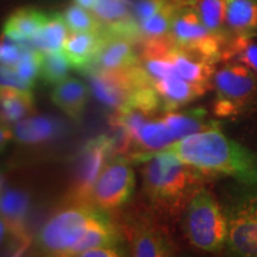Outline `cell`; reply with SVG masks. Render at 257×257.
Here are the masks:
<instances>
[{
	"label": "cell",
	"mask_w": 257,
	"mask_h": 257,
	"mask_svg": "<svg viewBox=\"0 0 257 257\" xmlns=\"http://www.w3.org/2000/svg\"><path fill=\"white\" fill-rule=\"evenodd\" d=\"M205 174L231 176L244 187L257 189V153L213 127L179 140L163 149Z\"/></svg>",
	"instance_id": "obj_1"
},
{
	"label": "cell",
	"mask_w": 257,
	"mask_h": 257,
	"mask_svg": "<svg viewBox=\"0 0 257 257\" xmlns=\"http://www.w3.org/2000/svg\"><path fill=\"white\" fill-rule=\"evenodd\" d=\"M128 161L142 163V189L155 212L175 216L186 208L207 174L160 150L136 154Z\"/></svg>",
	"instance_id": "obj_2"
},
{
	"label": "cell",
	"mask_w": 257,
	"mask_h": 257,
	"mask_svg": "<svg viewBox=\"0 0 257 257\" xmlns=\"http://www.w3.org/2000/svg\"><path fill=\"white\" fill-rule=\"evenodd\" d=\"M185 210L184 231L193 246L204 251H219L226 245V213L208 189L199 188Z\"/></svg>",
	"instance_id": "obj_3"
},
{
	"label": "cell",
	"mask_w": 257,
	"mask_h": 257,
	"mask_svg": "<svg viewBox=\"0 0 257 257\" xmlns=\"http://www.w3.org/2000/svg\"><path fill=\"white\" fill-rule=\"evenodd\" d=\"M101 213L102 211L87 205L68 204L42 226L35 245L42 255L67 257Z\"/></svg>",
	"instance_id": "obj_4"
},
{
	"label": "cell",
	"mask_w": 257,
	"mask_h": 257,
	"mask_svg": "<svg viewBox=\"0 0 257 257\" xmlns=\"http://www.w3.org/2000/svg\"><path fill=\"white\" fill-rule=\"evenodd\" d=\"M123 242L131 256L167 257L174 255L175 244L162 225L146 211H128L119 224Z\"/></svg>",
	"instance_id": "obj_5"
},
{
	"label": "cell",
	"mask_w": 257,
	"mask_h": 257,
	"mask_svg": "<svg viewBox=\"0 0 257 257\" xmlns=\"http://www.w3.org/2000/svg\"><path fill=\"white\" fill-rule=\"evenodd\" d=\"M83 73L87 74L94 98L113 112L130 107L138 91L153 83L140 63L118 72L89 68Z\"/></svg>",
	"instance_id": "obj_6"
},
{
	"label": "cell",
	"mask_w": 257,
	"mask_h": 257,
	"mask_svg": "<svg viewBox=\"0 0 257 257\" xmlns=\"http://www.w3.org/2000/svg\"><path fill=\"white\" fill-rule=\"evenodd\" d=\"M115 155L117 149L113 137L101 135L89 140L82 147L76 160L73 182L66 197L67 202L91 206L93 186L108 161Z\"/></svg>",
	"instance_id": "obj_7"
},
{
	"label": "cell",
	"mask_w": 257,
	"mask_h": 257,
	"mask_svg": "<svg viewBox=\"0 0 257 257\" xmlns=\"http://www.w3.org/2000/svg\"><path fill=\"white\" fill-rule=\"evenodd\" d=\"M136 176L130 161L115 155L96 179L91 193V206L102 212L117 211L133 197Z\"/></svg>",
	"instance_id": "obj_8"
},
{
	"label": "cell",
	"mask_w": 257,
	"mask_h": 257,
	"mask_svg": "<svg viewBox=\"0 0 257 257\" xmlns=\"http://www.w3.org/2000/svg\"><path fill=\"white\" fill-rule=\"evenodd\" d=\"M225 210L227 217V242L237 256L257 257V189L245 187Z\"/></svg>",
	"instance_id": "obj_9"
},
{
	"label": "cell",
	"mask_w": 257,
	"mask_h": 257,
	"mask_svg": "<svg viewBox=\"0 0 257 257\" xmlns=\"http://www.w3.org/2000/svg\"><path fill=\"white\" fill-rule=\"evenodd\" d=\"M245 64H230L214 73L217 99L214 113L220 118L239 113L257 91L256 74Z\"/></svg>",
	"instance_id": "obj_10"
},
{
	"label": "cell",
	"mask_w": 257,
	"mask_h": 257,
	"mask_svg": "<svg viewBox=\"0 0 257 257\" xmlns=\"http://www.w3.org/2000/svg\"><path fill=\"white\" fill-rule=\"evenodd\" d=\"M169 36L175 46L200 54L214 63L223 57L226 46V42L205 27L197 11L191 6H179Z\"/></svg>",
	"instance_id": "obj_11"
},
{
	"label": "cell",
	"mask_w": 257,
	"mask_h": 257,
	"mask_svg": "<svg viewBox=\"0 0 257 257\" xmlns=\"http://www.w3.org/2000/svg\"><path fill=\"white\" fill-rule=\"evenodd\" d=\"M30 208L28 194L21 189L4 187L0 182V217L10 232L12 251L22 252L31 244L27 231V217Z\"/></svg>",
	"instance_id": "obj_12"
},
{
	"label": "cell",
	"mask_w": 257,
	"mask_h": 257,
	"mask_svg": "<svg viewBox=\"0 0 257 257\" xmlns=\"http://www.w3.org/2000/svg\"><path fill=\"white\" fill-rule=\"evenodd\" d=\"M102 32H104V42L94 62L89 68L118 72V70L128 69L140 63V56L136 49L138 46L137 42L128 37L108 34L104 30V28Z\"/></svg>",
	"instance_id": "obj_13"
},
{
	"label": "cell",
	"mask_w": 257,
	"mask_h": 257,
	"mask_svg": "<svg viewBox=\"0 0 257 257\" xmlns=\"http://www.w3.org/2000/svg\"><path fill=\"white\" fill-rule=\"evenodd\" d=\"M153 85L160 96L162 110L165 112L178 110L181 106L204 95L208 89L180 78L178 74L154 81Z\"/></svg>",
	"instance_id": "obj_14"
},
{
	"label": "cell",
	"mask_w": 257,
	"mask_h": 257,
	"mask_svg": "<svg viewBox=\"0 0 257 257\" xmlns=\"http://www.w3.org/2000/svg\"><path fill=\"white\" fill-rule=\"evenodd\" d=\"M104 42L102 29L96 32H69L62 51L72 68L85 72L94 62Z\"/></svg>",
	"instance_id": "obj_15"
},
{
	"label": "cell",
	"mask_w": 257,
	"mask_h": 257,
	"mask_svg": "<svg viewBox=\"0 0 257 257\" xmlns=\"http://www.w3.org/2000/svg\"><path fill=\"white\" fill-rule=\"evenodd\" d=\"M169 60L174 64L176 74L189 82L210 88L211 80L214 75L213 61L200 54L193 53L174 46L168 53Z\"/></svg>",
	"instance_id": "obj_16"
},
{
	"label": "cell",
	"mask_w": 257,
	"mask_h": 257,
	"mask_svg": "<svg viewBox=\"0 0 257 257\" xmlns=\"http://www.w3.org/2000/svg\"><path fill=\"white\" fill-rule=\"evenodd\" d=\"M91 88L78 79L67 78L54 86L51 101L70 119L80 121L89 100Z\"/></svg>",
	"instance_id": "obj_17"
},
{
	"label": "cell",
	"mask_w": 257,
	"mask_h": 257,
	"mask_svg": "<svg viewBox=\"0 0 257 257\" xmlns=\"http://www.w3.org/2000/svg\"><path fill=\"white\" fill-rule=\"evenodd\" d=\"M48 17L49 14L35 8L17 9L5 19L2 32L18 43L30 46L31 40L46 24Z\"/></svg>",
	"instance_id": "obj_18"
},
{
	"label": "cell",
	"mask_w": 257,
	"mask_h": 257,
	"mask_svg": "<svg viewBox=\"0 0 257 257\" xmlns=\"http://www.w3.org/2000/svg\"><path fill=\"white\" fill-rule=\"evenodd\" d=\"M225 23L230 36L250 38L257 34V0H225Z\"/></svg>",
	"instance_id": "obj_19"
},
{
	"label": "cell",
	"mask_w": 257,
	"mask_h": 257,
	"mask_svg": "<svg viewBox=\"0 0 257 257\" xmlns=\"http://www.w3.org/2000/svg\"><path fill=\"white\" fill-rule=\"evenodd\" d=\"M60 131L55 119L44 115L31 114L17 121L12 126L14 138L23 146H41L54 140Z\"/></svg>",
	"instance_id": "obj_20"
},
{
	"label": "cell",
	"mask_w": 257,
	"mask_h": 257,
	"mask_svg": "<svg viewBox=\"0 0 257 257\" xmlns=\"http://www.w3.org/2000/svg\"><path fill=\"white\" fill-rule=\"evenodd\" d=\"M35 113V99L31 89L0 88V117L9 125Z\"/></svg>",
	"instance_id": "obj_21"
},
{
	"label": "cell",
	"mask_w": 257,
	"mask_h": 257,
	"mask_svg": "<svg viewBox=\"0 0 257 257\" xmlns=\"http://www.w3.org/2000/svg\"><path fill=\"white\" fill-rule=\"evenodd\" d=\"M162 119L168 125L170 133L175 138V142L193 134L218 126L217 123L206 119V111L202 108H194L188 112L168 111Z\"/></svg>",
	"instance_id": "obj_22"
},
{
	"label": "cell",
	"mask_w": 257,
	"mask_h": 257,
	"mask_svg": "<svg viewBox=\"0 0 257 257\" xmlns=\"http://www.w3.org/2000/svg\"><path fill=\"white\" fill-rule=\"evenodd\" d=\"M68 31L62 14L50 12L46 24L35 35L30 46L44 54L62 50Z\"/></svg>",
	"instance_id": "obj_23"
},
{
	"label": "cell",
	"mask_w": 257,
	"mask_h": 257,
	"mask_svg": "<svg viewBox=\"0 0 257 257\" xmlns=\"http://www.w3.org/2000/svg\"><path fill=\"white\" fill-rule=\"evenodd\" d=\"M189 6L197 11L212 34L229 43L230 34L225 23V0H192Z\"/></svg>",
	"instance_id": "obj_24"
},
{
	"label": "cell",
	"mask_w": 257,
	"mask_h": 257,
	"mask_svg": "<svg viewBox=\"0 0 257 257\" xmlns=\"http://www.w3.org/2000/svg\"><path fill=\"white\" fill-rule=\"evenodd\" d=\"M179 5L175 4L172 0L161 11L157 12L156 15H154L153 17L138 23L141 41L168 36L170 29H172L173 19L175 17Z\"/></svg>",
	"instance_id": "obj_25"
},
{
	"label": "cell",
	"mask_w": 257,
	"mask_h": 257,
	"mask_svg": "<svg viewBox=\"0 0 257 257\" xmlns=\"http://www.w3.org/2000/svg\"><path fill=\"white\" fill-rule=\"evenodd\" d=\"M70 69H72V66L62 50L43 53L40 78L47 85L55 86L69 78Z\"/></svg>",
	"instance_id": "obj_26"
},
{
	"label": "cell",
	"mask_w": 257,
	"mask_h": 257,
	"mask_svg": "<svg viewBox=\"0 0 257 257\" xmlns=\"http://www.w3.org/2000/svg\"><path fill=\"white\" fill-rule=\"evenodd\" d=\"M62 16L69 32H96L102 29L101 22L93 12L76 4L68 6Z\"/></svg>",
	"instance_id": "obj_27"
},
{
	"label": "cell",
	"mask_w": 257,
	"mask_h": 257,
	"mask_svg": "<svg viewBox=\"0 0 257 257\" xmlns=\"http://www.w3.org/2000/svg\"><path fill=\"white\" fill-rule=\"evenodd\" d=\"M42 57H43L42 51L28 46L25 48L23 55L21 56L18 62L14 66L18 75L24 81L30 83L31 86H35L37 78H40Z\"/></svg>",
	"instance_id": "obj_28"
},
{
	"label": "cell",
	"mask_w": 257,
	"mask_h": 257,
	"mask_svg": "<svg viewBox=\"0 0 257 257\" xmlns=\"http://www.w3.org/2000/svg\"><path fill=\"white\" fill-rule=\"evenodd\" d=\"M223 57H236L240 62L257 73V44L250 38H233L225 46Z\"/></svg>",
	"instance_id": "obj_29"
},
{
	"label": "cell",
	"mask_w": 257,
	"mask_h": 257,
	"mask_svg": "<svg viewBox=\"0 0 257 257\" xmlns=\"http://www.w3.org/2000/svg\"><path fill=\"white\" fill-rule=\"evenodd\" d=\"M28 46L18 43L2 32L0 35V64L14 67Z\"/></svg>",
	"instance_id": "obj_30"
},
{
	"label": "cell",
	"mask_w": 257,
	"mask_h": 257,
	"mask_svg": "<svg viewBox=\"0 0 257 257\" xmlns=\"http://www.w3.org/2000/svg\"><path fill=\"white\" fill-rule=\"evenodd\" d=\"M172 0H136L133 6V15L137 23L153 17Z\"/></svg>",
	"instance_id": "obj_31"
},
{
	"label": "cell",
	"mask_w": 257,
	"mask_h": 257,
	"mask_svg": "<svg viewBox=\"0 0 257 257\" xmlns=\"http://www.w3.org/2000/svg\"><path fill=\"white\" fill-rule=\"evenodd\" d=\"M2 87L32 89L34 86H31L30 83L24 81V80L18 75L14 67L0 64V88Z\"/></svg>",
	"instance_id": "obj_32"
},
{
	"label": "cell",
	"mask_w": 257,
	"mask_h": 257,
	"mask_svg": "<svg viewBox=\"0 0 257 257\" xmlns=\"http://www.w3.org/2000/svg\"><path fill=\"white\" fill-rule=\"evenodd\" d=\"M125 253L120 246H98L82 253V257H119Z\"/></svg>",
	"instance_id": "obj_33"
},
{
	"label": "cell",
	"mask_w": 257,
	"mask_h": 257,
	"mask_svg": "<svg viewBox=\"0 0 257 257\" xmlns=\"http://www.w3.org/2000/svg\"><path fill=\"white\" fill-rule=\"evenodd\" d=\"M12 138H14L12 127L0 117V152L5 149V147L11 142Z\"/></svg>",
	"instance_id": "obj_34"
},
{
	"label": "cell",
	"mask_w": 257,
	"mask_h": 257,
	"mask_svg": "<svg viewBox=\"0 0 257 257\" xmlns=\"http://www.w3.org/2000/svg\"><path fill=\"white\" fill-rule=\"evenodd\" d=\"M8 237H10V232L8 226H6L5 221L3 220V218L0 217V246L5 243V240Z\"/></svg>",
	"instance_id": "obj_35"
},
{
	"label": "cell",
	"mask_w": 257,
	"mask_h": 257,
	"mask_svg": "<svg viewBox=\"0 0 257 257\" xmlns=\"http://www.w3.org/2000/svg\"><path fill=\"white\" fill-rule=\"evenodd\" d=\"M74 4L81 6L83 9L92 10L93 5L95 4V0H74Z\"/></svg>",
	"instance_id": "obj_36"
},
{
	"label": "cell",
	"mask_w": 257,
	"mask_h": 257,
	"mask_svg": "<svg viewBox=\"0 0 257 257\" xmlns=\"http://www.w3.org/2000/svg\"><path fill=\"white\" fill-rule=\"evenodd\" d=\"M124 2H126L127 4H130V0H124Z\"/></svg>",
	"instance_id": "obj_37"
}]
</instances>
